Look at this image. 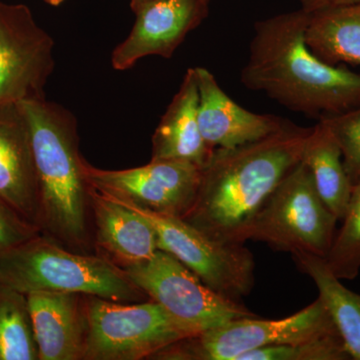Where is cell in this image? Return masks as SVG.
Segmentation results:
<instances>
[{
    "label": "cell",
    "instance_id": "obj_1",
    "mask_svg": "<svg viewBox=\"0 0 360 360\" xmlns=\"http://www.w3.org/2000/svg\"><path fill=\"white\" fill-rule=\"evenodd\" d=\"M310 130L290 122L260 141L215 148L201 168L195 200L182 219L210 238L245 245L262 206L302 161Z\"/></svg>",
    "mask_w": 360,
    "mask_h": 360
},
{
    "label": "cell",
    "instance_id": "obj_2",
    "mask_svg": "<svg viewBox=\"0 0 360 360\" xmlns=\"http://www.w3.org/2000/svg\"><path fill=\"white\" fill-rule=\"evenodd\" d=\"M309 20L300 8L257 21L240 79L246 89L321 120L360 106V73L328 65L309 51Z\"/></svg>",
    "mask_w": 360,
    "mask_h": 360
},
{
    "label": "cell",
    "instance_id": "obj_3",
    "mask_svg": "<svg viewBox=\"0 0 360 360\" xmlns=\"http://www.w3.org/2000/svg\"><path fill=\"white\" fill-rule=\"evenodd\" d=\"M30 134L39 179V229L68 250L94 248L90 186L80 155L77 122L46 98L20 103Z\"/></svg>",
    "mask_w": 360,
    "mask_h": 360
},
{
    "label": "cell",
    "instance_id": "obj_4",
    "mask_svg": "<svg viewBox=\"0 0 360 360\" xmlns=\"http://www.w3.org/2000/svg\"><path fill=\"white\" fill-rule=\"evenodd\" d=\"M0 281L25 295L79 293L124 303L150 300L127 270L108 258L68 250L41 233L0 253Z\"/></svg>",
    "mask_w": 360,
    "mask_h": 360
},
{
    "label": "cell",
    "instance_id": "obj_5",
    "mask_svg": "<svg viewBox=\"0 0 360 360\" xmlns=\"http://www.w3.org/2000/svg\"><path fill=\"white\" fill-rule=\"evenodd\" d=\"M86 336L82 360L150 359L177 341L200 335L160 303H124L84 295Z\"/></svg>",
    "mask_w": 360,
    "mask_h": 360
},
{
    "label": "cell",
    "instance_id": "obj_6",
    "mask_svg": "<svg viewBox=\"0 0 360 360\" xmlns=\"http://www.w3.org/2000/svg\"><path fill=\"white\" fill-rule=\"evenodd\" d=\"M338 222L317 193L309 168L300 161L258 212L248 240L262 241L291 255L309 253L326 258L335 241Z\"/></svg>",
    "mask_w": 360,
    "mask_h": 360
},
{
    "label": "cell",
    "instance_id": "obj_7",
    "mask_svg": "<svg viewBox=\"0 0 360 360\" xmlns=\"http://www.w3.org/2000/svg\"><path fill=\"white\" fill-rule=\"evenodd\" d=\"M340 333L319 298L277 321L257 316L233 319L163 348L156 360H238L241 355L270 345H293Z\"/></svg>",
    "mask_w": 360,
    "mask_h": 360
},
{
    "label": "cell",
    "instance_id": "obj_8",
    "mask_svg": "<svg viewBox=\"0 0 360 360\" xmlns=\"http://www.w3.org/2000/svg\"><path fill=\"white\" fill-rule=\"evenodd\" d=\"M120 201L153 226L158 250L174 255L208 288L234 302L250 295L255 285V264L245 245L222 243L181 217L149 212Z\"/></svg>",
    "mask_w": 360,
    "mask_h": 360
},
{
    "label": "cell",
    "instance_id": "obj_9",
    "mask_svg": "<svg viewBox=\"0 0 360 360\" xmlns=\"http://www.w3.org/2000/svg\"><path fill=\"white\" fill-rule=\"evenodd\" d=\"M124 269L151 300L200 333L233 319L257 316L240 302L224 297L208 288L165 251L158 250L148 262Z\"/></svg>",
    "mask_w": 360,
    "mask_h": 360
},
{
    "label": "cell",
    "instance_id": "obj_10",
    "mask_svg": "<svg viewBox=\"0 0 360 360\" xmlns=\"http://www.w3.org/2000/svg\"><path fill=\"white\" fill-rule=\"evenodd\" d=\"M89 186L123 202L160 214L184 217L200 186L201 168L181 160H150L141 167L101 169L84 160Z\"/></svg>",
    "mask_w": 360,
    "mask_h": 360
},
{
    "label": "cell",
    "instance_id": "obj_11",
    "mask_svg": "<svg viewBox=\"0 0 360 360\" xmlns=\"http://www.w3.org/2000/svg\"><path fill=\"white\" fill-rule=\"evenodd\" d=\"M54 41L30 7L0 0V105L44 98Z\"/></svg>",
    "mask_w": 360,
    "mask_h": 360
},
{
    "label": "cell",
    "instance_id": "obj_12",
    "mask_svg": "<svg viewBox=\"0 0 360 360\" xmlns=\"http://www.w3.org/2000/svg\"><path fill=\"white\" fill-rule=\"evenodd\" d=\"M134 27L111 54L115 70H127L149 56L170 58L186 35L208 15L202 0H148L134 11Z\"/></svg>",
    "mask_w": 360,
    "mask_h": 360
},
{
    "label": "cell",
    "instance_id": "obj_13",
    "mask_svg": "<svg viewBox=\"0 0 360 360\" xmlns=\"http://www.w3.org/2000/svg\"><path fill=\"white\" fill-rule=\"evenodd\" d=\"M198 89V124L212 149L233 148L276 134L288 122L279 116L258 115L238 105L205 68H194Z\"/></svg>",
    "mask_w": 360,
    "mask_h": 360
},
{
    "label": "cell",
    "instance_id": "obj_14",
    "mask_svg": "<svg viewBox=\"0 0 360 360\" xmlns=\"http://www.w3.org/2000/svg\"><path fill=\"white\" fill-rule=\"evenodd\" d=\"M0 198L39 229V179L32 134L20 103L0 105Z\"/></svg>",
    "mask_w": 360,
    "mask_h": 360
},
{
    "label": "cell",
    "instance_id": "obj_15",
    "mask_svg": "<svg viewBox=\"0 0 360 360\" xmlns=\"http://www.w3.org/2000/svg\"><path fill=\"white\" fill-rule=\"evenodd\" d=\"M89 196L97 255L122 269L148 262L155 255L158 248L155 229L141 215L91 186Z\"/></svg>",
    "mask_w": 360,
    "mask_h": 360
},
{
    "label": "cell",
    "instance_id": "obj_16",
    "mask_svg": "<svg viewBox=\"0 0 360 360\" xmlns=\"http://www.w3.org/2000/svg\"><path fill=\"white\" fill-rule=\"evenodd\" d=\"M26 295L39 360H82L86 336L84 295L46 291Z\"/></svg>",
    "mask_w": 360,
    "mask_h": 360
},
{
    "label": "cell",
    "instance_id": "obj_17",
    "mask_svg": "<svg viewBox=\"0 0 360 360\" xmlns=\"http://www.w3.org/2000/svg\"><path fill=\"white\" fill-rule=\"evenodd\" d=\"M198 108V82L193 68L187 70L153 135L151 160H181L205 167L214 149L206 144L201 134Z\"/></svg>",
    "mask_w": 360,
    "mask_h": 360
},
{
    "label": "cell",
    "instance_id": "obj_18",
    "mask_svg": "<svg viewBox=\"0 0 360 360\" xmlns=\"http://www.w3.org/2000/svg\"><path fill=\"white\" fill-rule=\"evenodd\" d=\"M305 42L330 65H360V2L309 13Z\"/></svg>",
    "mask_w": 360,
    "mask_h": 360
},
{
    "label": "cell",
    "instance_id": "obj_19",
    "mask_svg": "<svg viewBox=\"0 0 360 360\" xmlns=\"http://www.w3.org/2000/svg\"><path fill=\"white\" fill-rule=\"evenodd\" d=\"M302 161L309 168L321 200L341 222L347 213L352 184L343 165L340 146L321 122L311 127Z\"/></svg>",
    "mask_w": 360,
    "mask_h": 360
},
{
    "label": "cell",
    "instance_id": "obj_20",
    "mask_svg": "<svg viewBox=\"0 0 360 360\" xmlns=\"http://www.w3.org/2000/svg\"><path fill=\"white\" fill-rule=\"evenodd\" d=\"M292 258L298 269L314 281L350 359L360 360V295L340 283L326 258L309 253H295Z\"/></svg>",
    "mask_w": 360,
    "mask_h": 360
},
{
    "label": "cell",
    "instance_id": "obj_21",
    "mask_svg": "<svg viewBox=\"0 0 360 360\" xmlns=\"http://www.w3.org/2000/svg\"><path fill=\"white\" fill-rule=\"evenodd\" d=\"M0 360H39L27 295L2 281Z\"/></svg>",
    "mask_w": 360,
    "mask_h": 360
},
{
    "label": "cell",
    "instance_id": "obj_22",
    "mask_svg": "<svg viewBox=\"0 0 360 360\" xmlns=\"http://www.w3.org/2000/svg\"><path fill=\"white\" fill-rule=\"evenodd\" d=\"M341 224L326 260L338 278L352 281L360 271V179L352 187Z\"/></svg>",
    "mask_w": 360,
    "mask_h": 360
},
{
    "label": "cell",
    "instance_id": "obj_23",
    "mask_svg": "<svg viewBox=\"0 0 360 360\" xmlns=\"http://www.w3.org/2000/svg\"><path fill=\"white\" fill-rule=\"evenodd\" d=\"M238 360H352L340 335L319 340L270 345L241 355Z\"/></svg>",
    "mask_w": 360,
    "mask_h": 360
},
{
    "label": "cell",
    "instance_id": "obj_24",
    "mask_svg": "<svg viewBox=\"0 0 360 360\" xmlns=\"http://www.w3.org/2000/svg\"><path fill=\"white\" fill-rule=\"evenodd\" d=\"M319 122L330 130L338 141L345 172L354 187L360 179V106Z\"/></svg>",
    "mask_w": 360,
    "mask_h": 360
},
{
    "label": "cell",
    "instance_id": "obj_25",
    "mask_svg": "<svg viewBox=\"0 0 360 360\" xmlns=\"http://www.w3.org/2000/svg\"><path fill=\"white\" fill-rule=\"evenodd\" d=\"M39 229L0 198V253L39 234Z\"/></svg>",
    "mask_w": 360,
    "mask_h": 360
},
{
    "label": "cell",
    "instance_id": "obj_26",
    "mask_svg": "<svg viewBox=\"0 0 360 360\" xmlns=\"http://www.w3.org/2000/svg\"><path fill=\"white\" fill-rule=\"evenodd\" d=\"M302 8L307 13H312L333 7L350 6L359 4L360 0H300Z\"/></svg>",
    "mask_w": 360,
    "mask_h": 360
},
{
    "label": "cell",
    "instance_id": "obj_27",
    "mask_svg": "<svg viewBox=\"0 0 360 360\" xmlns=\"http://www.w3.org/2000/svg\"><path fill=\"white\" fill-rule=\"evenodd\" d=\"M146 1H148V0H130V6H131V9L134 11V13L139 6L146 4Z\"/></svg>",
    "mask_w": 360,
    "mask_h": 360
},
{
    "label": "cell",
    "instance_id": "obj_28",
    "mask_svg": "<svg viewBox=\"0 0 360 360\" xmlns=\"http://www.w3.org/2000/svg\"><path fill=\"white\" fill-rule=\"evenodd\" d=\"M47 4H51L52 6H60L61 4L65 2V0H45Z\"/></svg>",
    "mask_w": 360,
    "mask_h": 360
},
{
    "label": "cell",
    "instance_id": "obj_29",
    "mask_svg": "<svg viewBox=\"0 0 360 360\" xmlns=\"http://www.w3.org/2000/svg\"><path fill=\"white\" fill-rule=\"evenodd\" d=\"M203 2H205V4H207V6H210V0H202Z\"/></svg>",
    "mask_w": 360,
    "mask_h": 360
}]
</instances>
